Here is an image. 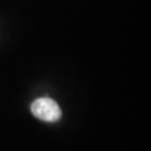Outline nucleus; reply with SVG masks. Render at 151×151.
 <instances>
[{
	"mask_svg": "<svg viewBox=\"0 0 151 151\" xmlns=\"http://www.w3.org/2000/svg\"><path fill=\"white\" fill-rule=\"evenodd\" d=\"M32 113L45 122H56L62 116L60 105L50 97H39L32 102Z\"/></svg>",
	"mask_w": 151,
	"mask_h": 151,
	"instance_id": "obj_1",
	"label": "nucleus"
}]
</instances>
